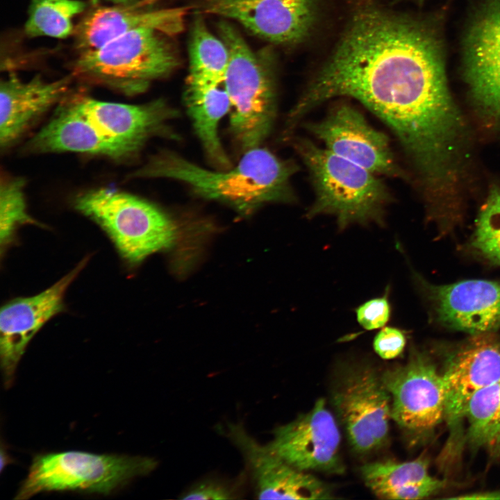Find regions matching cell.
Wrapping results in <instances>:
<instances>
[{"mask_svg":"<svg viewBox=\"0 0 500 500\" xmlns=\"http://www.w3.org/2000/svg\"><path fill=\"white\" fill-rule=\"evenodd\" d=\"M443 56L438 34L426 23L361 12L288 117L297 123L327 100L352 97L392 129L410 159L434 158L465 128L448 88Z\"/></svg>","mask_w":500,"mask_h":500,"instance_id":"cell-1","label":"cell"},{"mask_svg":"<svg viewBox=\"0 0 500 500\" xmlns=\"http://www.w3.org/2000/svg\"><path fill=\"white\" fill-rule=\"evenodd\" d=\"M297 170L293 161L283 160L258 147L245 151L235 167L222 171L209 170L173 152L163 151L133 176L177 180L201 197L249 212L267 203L294 201L290 180Z\"/></svg>","mask_w":500,"mask_h":500,"instance_id":"cell-2","label":"cell"},{"mask_svg":"<svg viewBox=\"0 0 500 500\" xmlns=\"http://www.w3.org/2000/svg\"><path fill=\"white\" fill-rule=\"evenodd\" d=\"M294 144L315 192L306 217L332 215L340 230L353 224H383L392 197L378 175L309 140L298 139Z\"/></svg>","mask_w":500,"mask_h":500,"instance_id":"cell-3","label":"cell"},{"mask_svg":"<svg viewBox=\"0 0 500 500\" xmlns=\"http://www.w3.org/2000/svg\"><path fill=\"white\" fill-rule=\"evenodd\" d=\"M75 206L99 225L132 265L171 247L178 238L179 227L173 218L151 202L125 192L90 190L76 198Z\"/></svg>","mask_w":500,"mask_h":500,"instance_id":"cell-4","label":"cell"},{"mask_svg":"<svg viewBox=\"0 0 500 500\" xmlns=\"http://www.w3.org/2000/svg\"><path fill=\"white\" fill-rule=\"evenodd\" d=\"M153 458L69 451L34 457L15 499H27L42 492L81 491L105 495L157 467Z\"/></svg>","mask_w":500,"mask_h":500,"instance_id":"cell-5","label":"cell"},{"mask_svg":"<svg viewBox=\"0 0 500 500\" xmlns=\"http://www.w3.org/2000/svg\"><path fill=\"white\" fill-rule=\"evenodd\" d=\"M218 28L229 53L224 83L230 100V129L245 152L258 147L273 126L276 112L274 78L237 29L224 21Z\"/></svg>","mask_w":500,"mask_h":500,"instance_id":"cell-6","label":"cell"},{"mask_svg":"<svg viewBox=\"0 0 500 500\" xmlns=\"http://www.w3.org/2000/svg\"><path fill=\"white\" fill-rule=\"evenodd\" d=\"M160 32L135 29L103 46L80 53L73 74L126 94L144 92L149 83L177 65L171 47Z\"/></svg>","mask_w":500,"mask_h":500,"instance_id":"cell-7","label":"cell"},{"mask_svg":"<svg viewBox=\"0 0 500 500\" xmlns=\"http://www.w3.org/2000/svg\"><path fill=\"white\" fill-rule=\"evenodd\" d=\"M391 396V416L409 436L424 438L445 419L442 373L424 353L413 351L404 365L381 375Z\"/></svg>","mask_w":500,"mask_h":500,"instance_id":"cell-8","label":"cell"},{"mask_svg":"<svg viewBox=\"0 0 500 500\" xmlns=\"http://www.w3.org/2000/svg\"><path fill=\"white\" fill-rule=\"evenodd\" d=\"M333 393V403L352 448L366 453L388 440L391 396L381 376L367 365L348 367Z\"/></svg>","mask_w":500,"mask_h":500,"instance_id":"cell-9","label":"cell"},{"mask_svg":"<svg viewBox=\"0 0 500 500\" xmlns=\"http://www.w3.org/2000/svg\"><path fill=\"white\" fill-rule=\"evenodd\" d=\"M449 448L457 447L467 403L478 390L500 381V338L473 335L447 356L442 372Z\"/></svg>","mask_w":500,"mask_h":500,"instance_id":"cell-10","label":"cell"},{"mask_svg":"<svg viewBox=\"0 0 500 500\" xmlns=\"http://www.w3.org/2000/svg\"><path fill=\"white\" fill-rule=\"evenodd\" d=\"M305 127L332 153L376 175L403 176L387 135L373 128L355 108L337 105L322 119Z\"/></svg>","mask_w":500,"mask_h":500,"instance_id":"cell-11","label":"cell"},{"mask_svg":"<svg viewBox=\"0 0 500 500\" xmlns=\"http://www.w3.org/2000/svg\"><path fill=\"white\" fill-rule=\"evenodd\" d=\"M464 75L478 112L500 125V0H485L465 40Z\"/></svg>","mask_w":500,"mask_h":500,"instance_id":"cell-12","label":"cell"},{"mask_svg":"<svg viewBox=\"0 0 500 500\" xmlns=\"http://www.w3.org/2000/svg\"><path fill=\"white\" fill-rule=\"evenodd\" d=\"M341 436L337 422L324 399L308 412L277 427L269 448L285 462L304 472L340 474Z\"/></svg>","mask_w":500,"mask_h":500,"instance_id":"cell-13","label":"cell"},{"mask_svg":"<svg viewBox=\"0 0 500 500\" xmlns=\"http://www.w3.org/2000/svg\"><path fill=\"white\" fill-rule=\"evenodd\" d=\"M84 258L69 272L40 293L12 299L0 313V356L5 386L13 381L18 363L37 332L63 308L65 294L88 262Z\"/></svg>","mask_w":500,"mask_h":500,"instance_id":"cell-14","label":"cell"},{"mask_svg":"<svg viewBox=\"0 0 500 500\" xmlns=\"http://www.w3.org/2000/svg\"><path fill=\"white\" fill-rule=\"evenodd\" d=\"M205 13L233 19L267 40L293 44L310 33L315 0H203Z\"/></svg>","mask_w":500,"mask_h":500,"instance_id":"cell-15","label":"cell"},{"mask_svg":"<svg viewBox=\"0 0 500 500\" xmlns=\"http://www.w3.org/2000/svg\"><path fill=\"white\" fill-rule=\"evenodd\" d=\"M224 433L240 450L260 499H319L324 483L292 467L249 434L242 423H227Z\"/></svg>","mask_w":500,"mask_h":500,"instance_id":"cell-16","label":"cell"},{"mask_svg":"<svg viewBox=\"0 0 500 500\" xmlns=\"http://www.w3.org/2000/svg\"><path fill=\"white\" fill-rule=\"evenodd\" d=\"M426 288L445 326L472 335L500 328V280H465Z\"/></svg>","mask_w":500,"mask_h":500,"instance_id":"cell-17","label":"cell"},{"mask_svg":"<svg viewBox=\"0 0 500 500\" xmlns=\"http://www.w3.org/2000/svg\"><path fill=\"white\" fill-rule=\"evenodd\" d=\"M141 147L110 137L86 118L70 100L26 144L33 153L78 152L122 159Z\"/></svg>","mask_w":500,"mask_h":500,"instance_id":"cell-18","label":"cell"},{"mask_svg":"<svg viewBox=\"0 0 500 500\" xmlns=\"http://www.w3.org/2000/svg\"><path fill=\"white\" fill-rule=\"evenodd\" d=\"M189 7L142 10L132 4L98 6L90 10L76 26L75 44L81 52L97 49L127 32L151 28L175 35L183 28Z\"/></svg>","mask_w":500,"mask_h":500,"instance_id":"cell-19","label":"cell"},{"mask_svg":"<svg viewBox=\"0 0 500 500\" xmlns=\"http://www.w3.org/2000/svg\"><path fill=\"white\" fill-rule=\"evenodd\" d=\"M72 76L47 81L36 75L28 81L10 74L0 85V144L10 147L50 108L65 99Z\"/></svg>","mask_w":500,"mask_h":500,"instance_id":"cell-20","label":"cell"},{"mask_svg":"<svg viewBox=\"0 0 500 500\" xmlns=\"http://www.w3.org/2000/svg\"><path fill=\"white\" fill-rule=\"evenodd\" d=\"M71 101L78 111L106 135L140 147L151 137L167 133V122L178 115L162 99L131 105L76 94Z\"/></svg>","mask_w":500,"mask_h":500,"instance_id":"cell-21","label":"cell"},{"mask_svg":"<svg viewBox=\"0 0 500 500\" xmlns=\"http://www.w3.org/2000/svg\"><path fill=\"white\" fill-rule=\"evenodd\" d=\"M428 460L419 457L407 462L376 461L361 467L366 485L382 499H422L438 493L445 481L428 472Z\"/></svg>","mask_w":500,"mask_h":500,"instance_id":"cell-22","label":"cell"},{"mask_svg":"<svg viewBox=\"0 0 500 500\" xmlns=\"http://www.w3.org/2000/svg\"><path fill=\"white\" fill-rule=\"evenodd\" d=\"M185 102L206 156L219 169L230 168L231 162L218 131L221 119L230 110V100L225 88L188 84Z\"/></svg>","mask_w":500,"mask_h":500,"instance_id":"cell-23","label":"cell"},{"mask_svg":"<svg viewBox=\"0 0 500 500\" xmlns=\"http://www.w3.org/2000/svg\"><path fill=\"white\" fill-rule=\"evenodd\" d=\"M467 439L490 457L500 458V381L476 392L465 411Z\"/></svg>","mask_w":500,"mask_h":500,"instance_id":"cell-24","label":"cell"},{"mask_svg":"<svg viewBox=\"0 0 500 500\" xmlns=\"http://www.w3.org/2000/svg\"><path fill=\"white\" fill-rule=\"evenodd\" d=\"M191 33L188 84L219 86L224 81L228 65L226 45L208 31L201 19L194 22Z\"/></svg>","mask_w":500,"mask_h":500,"instance_id":"cell-25","label":"cell"},{"mask_svg":"<svg viewBox=\"0 0 500 500\" xmlns=\"http://www.w3.org/2000/svg\"><path fill=\"white\" fill-rule=\"evenodd\" d=\"M86 8L81 0H31L24 32L30 38H67L74 33L73 19Z\"/></svg>","mask_w":500,"mask_h":500,"instance_id":"cell-26","label":"cell"},{"mask_svg":"<svg viewBox=\"0 0 500 500\" xmlns=\"http://www.w3.org/2000/svg\"><path fill=\"white\" fill-rule=\"evenodd\" d=\"M22 178L6 179L0 189V244L1 253L12 242L15 231L24 224H38L27 212Z\"/></svg>","mask_w":500,"mask_h":500,"instance_id":"cell-27","label":"cell"},{"mask_svg":"<svg viewBox=\"0 0 500 500\" xmlns=\"http://www.w3.org/2000/svg\"><path fill=\"white\" fill-rule=\"evenodd\" d=\"M472 244L485 258L500 265V188H493L482 206Z\"/></svg>","mask_w":500,"mask_h":500,"instance_id":"cell-28","label":"cell"},{"mask_svg":"<svg viewBox=\"0 0 500 500\" xmlns=\"http://www.w3.org/2000/svg\"><path fill=\"white\" fill-rule=\"evenodd\" d=\"M359 325L366 331L381 329L386 326L392 315L389 289L383 295L370 299L355 309Z\"/></svg>","mask_w":500,"mask_h":500,"instance_id":"cell-29","label":"cell"},{"mask_svg":"<svg viewBox=\"0 0 500 500\" xmlns=\"http://www.w3.org/2000/svg\"><path fill=\"white\" fill-rule=\"evenodd\" d=\"M406 344V335L401 329L385 326L376 334L372 345L379 357L384 360H391L403 353Z\"/></svg>","mask_w":500,"mask_h":500,"instance_id":"cell-30","label":"cell"},{"mask_svg":"<svg viewBox=\"0 0 500 500\" xmlns=\"http://www.w3.org/2000/svg\"><path fill=\"white\" fill-rule=\"evenodd\" d=\"M233 498V490L227 484L208 479L194 484L181 494L182 499L222 500Z\"/></svg>","mask_w":500,"mask_h":500,"instance_id":"cell-31","label":"cell"},{"mask_svg":"<svg viewBox=\"0 0 500 500\" xmlns=\"http://www.w3.org/2000/svg\"><path fill=\"white\" fill-rule=\"evenodd\" d=\"M455 498L468 499H499L500 491L477 492Z\"/></svg>","mask_w":500,"mask_h":500,"instance_id":"cell-32","label":"cell"},{"mask_svg":"<svg viewBox=\"0 0 500 500\" xmlns=\"http://www.w3.org/2000/svg\"><path fill=\"white\" fill-rule=\"evenodd\" d=\"M108 1H110L114 5H121V6L130 5L133 3V0H108Z\"/></svg>","mask_w":500,"mask_h":500,"instance_id":"cell-33","label":"cell"},{"mask_svg":"<svg viewBox=\"0 0 500 500\" xmlns=\"http://www.w3.org/2000/svg\"><path fill=\"white\" fill-rule=\"evenodd\" d=\"M8 456L3 454V450H1V470L3 469V468L10 461L7 459Z\"/></svg>","mask_w":500,"mask_h":500,"instance_id":"cell-34","label":"cell"}]
</instances>
